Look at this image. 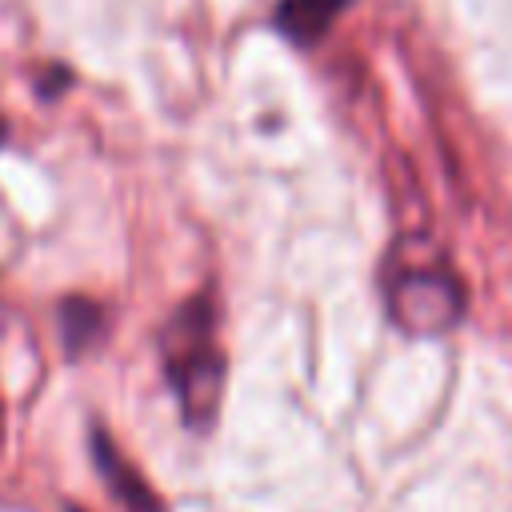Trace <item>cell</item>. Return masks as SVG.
Masks as SVG:
<instances>
[{
	"label": "cell",
	"instance_id": "obj_1",
	"mask_svg": "<svg viewBox=\"0 0 512 512\" xmlns=\"http://www.w3.org/2000/svg\"><path fill=\"white\" fill-rule=\"evenodd\" d=\"M168 380L184 404L188 424H208L224 388V360L212 340V308L208 300H188L160 336Z\"/></svg>",
	"mask_w": 512,
	"mask_h": 512
},
{
	"label": "cell",
	"instance_id": "obj_2",
	"mask_svg": "<svg viewBox=\"0 0 512 512\" xmlns=\"http://www.w3.org/2000/svg\"><path fill=\"white\" fill-rule=\"evenodd\" d=\"M388 312L404 332L436 336L464 316V288L440 264H408L388 280Z\"/></svg>",
	"mask_w": 512,
	"mask_h": 512
},
{
	"label": "cell",
	"instance_id": "obj_3",
	"mask_svg": "<svg viewBox=\"0 0 512 512\" xmlns=\"http://www.w3.org/2000/svg\"><path fill=\"white\" fill-rule=\"evenodd\" d=\"M344 4L348 0H280L276 4V28L284 36H292L300 48H308L332 28V20L340 16Z\"/></svg>",
	"mask_w": 512,
	"mask_h": 512
},
{
	"label": "cell",
	"instance_id": "obj_4",
	"mask_svg": "<svg viewBox=\"0 0 512 512\" xmlns=\"http://www.w3.org/2000/svg\"><path fill=\"white\" fill-rule=\"evenodd\" d=\"M92 452H96V460H100V472L108 476V484H112V492L128 504V512H160V504H156V496L148 492V484L112 452V444L96 432L92 436Z\"/></svg>",
	"mask_w": 512,
	"mask_h": 512
},
{
	"label": "cell",
	"instance_id": "obj_5",
	"mask_svg": "<svg viewBox=\"0 0 512 512\" xmlns=\"http://www.w3.org/2000/svg\"><path fill=\"white\" fill-rule=\"evenodd\" d=\"M60 328H64V348L76 356L100 340V308L92 300H64L60 304Z\"/></svg>",
	"mask_w": 512,
	"mask_h": 512
},
{
	"label": "cell",
	"instance_id": "obj_6",
	"mask_svg": "<svg viewBox=\"0 0 512 512\" xmlns=\"http://www.w3.org/2000/svg\"><path fill=\"white\" fill-rule=\"evenodd\" d=\"M0 140H4V120H0Z\"/></svg>",
	"mask_w": 512,
	"mask_h": 512
},
{
	"label": "cell",
	"instance_id": "obj_7",
	"mask_svg": "<svg viewBox=\"0 0 512 512\" xmlns=\"http://www.w3.org/2000/svg\"><path fill=\"white\" fill-rule=\"evenodd\" d=\"M0 428H4V412H0Z\"/></svg>",
	"mask_w": 512,
	"mask_h": 512
}]
</instances>
